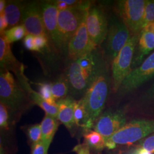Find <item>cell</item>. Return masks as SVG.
I'll use <instances>...</instances> for the list:
<instances>
[{
	"label": "cell",
	"instance_id": "obj_23",
	"mask_svg": "<svg viewBox=\"0 0 154 154\" xmlns=\"http://www.w3.org/2000/svg\"><path fill=\"white\" fill-rule=\"evenodd\" d=\"M74 118L75 125L85 130L87 124V113L82 99L74 102Z\"/></svg>",
	"mask_w": 154,
	"mask_h": 154
},
{
	"label": "cell",
	"instance_id": "obj_12",
	"mask_svg": "<svg viewBox=\"0 0 154 154\" xmlns=\"http://www.w3.org/2000/svg\"><path fill=\"white\" fill-rule=\"evenodd\" d=\"M21 24L24 26L28 34L44 35L49 38L45 28L41 2L33 1L26 3L23 11Z\"/></svg>",
	"mask_w": 154,
	"mask_h": 154
},
{
	"label": "cell",
	"instance_id": "obj_2",
	"mask_svg": "<svg viewBox=\"0 0 154 154\" xmlns=\"http://www.w3.org/2000/svg\"><path fill=\"white\" fill-rule=\"evenodd\" d=\"M154 133V119H138L126 124L106 141V147L112 149L118 146L130 145Z\"/></svg>",
	"mask_w": 154,
	"mask_h": 154
},
{
	"label": "cell",
	"instance_id": "obj_10",
	"mask_svg": "<svg viewBox=\"0 0 154 154\" xmlns=\"http://www.w3.org/2000/svg\"><path fill=\"white\" fill-rule=\"evenodd\" d=\"M86 28L88 35L97 48L106 38L109 29L105 14L97 7H91L86 18Z\"/></svg>",
	"mask_w": 154,
	"mask_h": 154
},
{
	"label": "cell",
	"instance_id": "obj_25",
	"mask_svg": "<svg viewBox=\"0 0 154 154\" xmlns=\"http://www.w3.org/2000/svg\"><path fill=\"white\" fill-rule=\"evenodd\" d=\"M39 94L42 98L48 103L53 105H57V102L54 99L51 92V84L49 83H38Z\"/></svg>",
	"mask_w": 154,
	"mask_h": 154
},
{
	"label": "cell",
	"instance_id": "obj_36",
	"mask_svg": "<svg viewBox=\"0 0 154 154\" xmlns=\"http://www.w3.org/2000/svg\"><path fill=\"white\" fill-rule=\"evenodd\" d=\"M127 154H152L147 150L137 146L135 149H131Z\"/></svg>",
	"mask_w": 154,
	"mask_h": 154
},
{
	"label": "cell",
	"instance_id": "obj_30",
	"mask_svg": "<svg viewBox=\"0 0 154 154\" xmlns=\"http://www.w3.org/2000/svg\"><path fill=\"white\" fill-rule=\"evenodd\" d=\"M48 150L41 141L31 144V154H48Z\"/></svg>",
	"mask_w": 154,
	"mask_h": 154
},
{
	"label": "cell",
	"instance_id": "obj_9",
	"mask_svg": "<svg viewBox=\"0 0 154 154\" xmlns=\"http://www.w3.org/2000/svg\"><path fill=\"white\" fill-rule=\"evenodd\" d=\"M131 36L122 21L116 20L111 23L106 44V53L110 59L113 60L116 58Z\"/></svg>",
	"mask_w": 154,
	"mask_h": 154
},
{
	"label": "cell",
	"instance_id": "obj_6",
	"mask_svg": "<svg viewBox=\"0 0 154 154\" xmlns=\"http://www.w3.org/2000/svg\"><path fill=\"white\" fill-rule=\"evenodd\" d=\"M146 0H122L117 2V11L131 35H139L144 26Z\"/></svg>",
	"mask_w": 154,
	"mask_h": 154
},
{
	"label": "cell",
	"instance_id": "obj_4",
	"mask_svg": "<svg viewBox=\"0 0 154 154\" xmlns=\"http://www.w3.org/2000/svg\"><path fill=\"white\" fill-rule=\"evenodd\" d=\"M29 95L22 85L8 70H1L0 100L13 111H20L27 105Z\"/></svg>",
	"mask_w": 154,
	"mask_h": 154
},
{
	"label": "cell",
	"instance_id": "obj_24",
	"mask_svg": "<svg viewBox=\"0 0 154 154\" xmlns=\"http://www.w3.org/2000/svg\"><path fill=\"white\" fill-rule=\"evenodd\" d=\"M27 34L24 26L22 24H20L6 30L1 35H3L6 41L11 44L14 42L21 39L23 37L25 38Z\"/></svg>",
	"mask_w": 154,
	"mask_h": 154
},
{
	"label": "cell",
	"instance_id": "obj_34",
	"mask_svg": "<svg viewBox=\"0 0 154 154\" xmlns=\"http://www.w3.org/2000/svg\"><path fill=\"white\" fill-rule=\"evenodd\" d=\"M8 22L6 20L4 13L0 14V33L1 35H2L6 30L8 29Z\"/></svg>",
	"mask_w": 154,
	"mask_h": 154
},
{
	"label": "cell",
	"instance_id": "obj_16",
	"mask_svg": "<svg viewBox=\"0 0 154 154\" xmlns=\"http://www.w3.org/2000/svg\"><path fill=\"white\" fill-rule=\"evenodd\" d=\"M0 66L1 70H11L16 75L23 69V66L13 55L11 44L6 41L3 35L0 37Z\"/></svg>",
	"mask_w": 154,
	"mask_h": 154
},
{
	"label": "cell",
	"instance_id": "obj_27",
	"mask_svg": "<svg viewBox=\"0 0 154 154\" xmlns=\"http://www.w3.org/2000/svg\"><path fill=\"white\" fill-rule=\"evenodd\" d=\"M9 110L5 105L0 103V127L1 130L9 129Z\"/></svg>",
	"mask_w": 154,
	"mask_h": 154
},
{
	"label": "cell",
	"instance_id": "obj_29",
	"mask_svg": "<svg viewBox=\"0 0 154 154\" xmlns=\"http://www.w3.org/2000/svg\"><path fill=\"white\" fill-rule=\"evenodd\" d=\"M138 146L154 154V133L142 139Z\"/></svg>",
	"mask_w": 154,
	"mask_h": 154
},
{
	"label": "cell",
	"instance_id": "obj_39",
	"mask_svg": "<svg viewBox=\"0 0 154 154\" xmlns=\"http://www.w3.org/2000/svg\"><path fill=\"white\" fill-rule=\"evenodd\" d=\"M6 5V1L5 0L0 1V14L4 13Z\"/></svg>",
	"mask_w": 154,
	"mask_h": 154
},
{
	"label": "cell",
	"instance_id": "obj_7",
	"mask_svg": "<svg viewBox=\"0 0 154 154\" xmlns=\"http://www.w3.org/2000/svg\"><path fill=\"white\" fill-rule=\"evenodd\" d=\"M103 72L104 70L97 71L83 69L77 61H72L68 67L66 77L70 92L74 95L85 93L95 78Z\"/></svg>",
	"mask_w": 154,
	"mask_h": 154
},
{
	"label": "cell",
	"instance_id": "obj_35",
	"mask_svg": "<svg viewBox=\"0 0 154 154\" xmlns=\"http://www.w3.org/2000/svg\"><path fill=\"white\" fill-rule=\"evenodd\" d=\"M55 2V5L57 7L58 11H64L67 9L69 8L68 5H67L65 0H58V1H54Z\"/></svg>",
	"mask_w": 154,
	"mask_h": 154
},
{
	"label": "cell",
	"instance_id": "obj_28",
	"mask_svg": "<svg viewBox=\"0 0 154 154\" xmlns=\"http://www.w3.org/2000/svg\"><path fill=\"white\" fill-rule=\"evenodd\" d=\"M152 22H154V1H146L144 9V26Z\"/></svg>",
	"mask_w": 154,
	"mask_h": 154
},
{
	"label": "cell",
	"instance_id": "obj_32",
	"mask_svg": "<svg viewBox=\"0 0 154 154\" xmlns=\"http://www.w3.org/2000/svg\"><path fill=\"white\" fill-rule=\"evenodd\" d=\"M49 38L44 35L34 36V43L39 52L48 45Z\"/></svg>",
	"mask_w": 154,
	"mask_h": 154
},
{
	"label": "cell",
	"instance_id": "obj_22",
	"mask_svg": "<svg viewBox=\"0 0 154 154\" xmlns=\"http://www.w3.org/2000/svg\"><path fill=\"white\" fill-rule=\"evenodd\" d=\"M69 90V85L66 77H60L51 83V92L56 102L66 98Z\"/></svg>",
	"mask_w": 154,
	"mask_h": 154
},
{
	"label": "cell",
	"instance_id": "obj_18",
	"mask_svg": "<svg viewBox=\"0 0 154 154\" xmlns=\"http://www.w3.org/2000/svg\"><path fill=\"white\" fill-rule=\"evenodd\" d=\"M75 100L70 97L57 102L58 106L57 119L63 124L69 130H72L75 125L74 118V104Z\"/></svg>",
	"mask_w": 154,
	"mask_h": 154
},
{
	"label": "cell",
	"instance_id": "obj_19",
	"mask_svg": "<svg viewBox=\"0 0 154 154\" xmlns=\"http://www.w3.org/2000/svg\"><path fill=\"white\" fill-rule=\"evenodd\" d=\"M25 5L26 3L18 1H11L6 2L4 14L8 22V29L19 25L20 22H22L23 11Z\"/></svg>",
	"mask_w": 154,
	"mask_h": 154
},
{
	"label": "cell",
	"instance_id": "obj_5",
	"mask_svg": "<svg viewBox=\"0 0 154 154\" xmlns=\"http://www.w3.org/2000/svg\"><path fill=\"white\" fill-rule=\"evenodd\" d=\"M139 38V34L132 35L113 60L112 82V90L115 93L119 91L122 83L131 71V66Z\"/></svg>",
	"mask_w": 154,
	"mask_h": 154
},
{
	"label": "cell",
	"instance_id": "obj_14",
	"mask_svg": "<svg viewBox=\"0 0 154 154\" xmlns=\"http://www.w3.org/2000/svg\"><path fill=\"white\" fill-rule=\"evenodd\" d=\"M41 12L45 28L47 34L55 46L59 51H62L61 41L58 28V10L54 1H45L41 3Z\"/></svg>",
	"mask_w": 154,
	"mask_h": 154
},
{
	"label": "cell",
	"instance_id": "obj_38",
	"mask_svg": "<svg viewBox=\"0 0 154 154\" xmlns=\"http://www.w3.org/2000/svg\"><path fill=\"white\" fill-rule=\"evenodd\" d=\"M142 30L154 33V22L149 23L147 24L146 25H145Z\"/></svg>",
	"mask_w": 154,
	"mask_h": 154
},
{
	"label": "cell",
	"instance_id": "obj_26",
	"mask_svg": "<svg viewBox=\"0 0 154 154\" xmlns=\"http://www.w3.org/2000/svg\"><path fill=\"white\" fill-rule=\"evenodd\" d=\"M27 135L31 144L42 140V132L40 124L30 126L27 129Z\"/></svg>",
	"mask_w": 154,
	"mask_h": 154
},
{
	"label": "cell",
	"instance_id": "obj_13",
	"mask_svg": "<svg viewBox=\"0 0 154 154\" xmlns=\"http://www.w3.org/2000/svg\"><path fill=\"white\" fill-rule=\"evenodd\" d=\"M126 116L122 110L108 111L99 116L95 122L94 130L102 135L106 141L126 124Z\"/></svg>",
	"mask_w": 154,
	"mask_h": 154
},
{
	"label": "cell",
	"instance_id": "obj_1",
	"mask_svg": "<svg viewBox=\"0 0 154 154\" xmlns=\"http://www.w3.org/2000/svg\"><path fill=\"white\" fill-rule=\"evenodd\" d=\"M109 91V79L105 72L95 78L82 98L87 113L85 130L93 128L105 107Z\"/></svg>",
	"mask_w": 154,
	"mask_h": 154
},
{
	"label": "cell",
	"instance_id": "obj_15",
	"mask_svg": "<svg viewBox=\"0 0 154 154\" xmlns=\"http://www.w3.org/2000/svg\"><path fill=\"white\" fill-rule=\"evenodd\" d=\"M23 70L24 69H22V71L18 73V74L16 75V76L18 81L28 92L30 98H31L32 101L34 104L38 105L42 110H44L46 114H48L54 118H57L58 114V105H51L48 103L42 98L39 93H37L31 88L28 82V79L24 75Z\"/></svg>",
	"mask_w": 154,
	"mask_h": 154
},
{
	"label": "cell",
	"instance_id": "obj_31",
	"mask_svg": "<svg viewBox=\"0 0 154 154\" xmlns=\"http://www.w3.org/2000/svg\"><path fill=\"white\" fill-rule=\"evenodd\" d=\"M23 45L26 49L30 51L39 52L34 43V36L31 34H27L23 38Z\"/></svg>",
	"mask_w": 154,
	"mask_h": 154
},
{
	"label": "cell",
	"instance_id": "obj_33",
	"mask_svg": "<svg viewBox=\"0 0 154 154\" xmlns=\"http://www.w3.org/2000/svg\"><path fill=\"white\" fill-rule=\"evenodd\" d=\"M73 151L77 154H90V147L85 143L77 145L73 149Z\"/></svg>",
	"mask_w": 154,
	"mask_h": 154
},
{
	"label": "cell",
	"instance_id": "obj_8",
	"mask_svg": "<svg viewBox=\"0 0 154 154\" xmlns=\"http://www.w3.org/2000/svg\"><path fill=\"white\" fill-rule=\"evenodd\" d=\"M154 77V52L135 67L127 76L119 90L121 95L126 94L136 90L143 83Z\"/></svg>",
	"mask_w": 154,
	"mask_h": 154
},
{
	"label": "cell",
	"instance_id": "obj_20",
	"mask_svg": "<svg viewBox=\"0 0 154 154\" xmlns=\"http://www.w3.org/2000/svg\"><path fill=\"white\" fill-rule=\"evenodd\" d=\"M42 132V142L44 143L46 149L49 150L50 146L59 126L58 119L45 114L44 118L41 123Z\"/></svg>",
	"mask_w": 154,
	"mask_h": 154
},
{
	"label": "cell",
	"instance_id": "obj_3",
	"mask_svg": "<svg viewBox=\"0 0 154 154\" xmlns=\"http://www.w3.org/2000/svg\"><path fill=\"white\" fill-rule=\"evenodd\" d=\"M91 3L85 1L82 5L69 8L58 12V28L62 51H67V46L91 8Z\"/></svg>",
	"mask_w": 154,
	"mask_h": 154
},
{
	"label": "cell",
	"instance_id": "obj_17",
	"mask_svg": "<svg viewBox=\"0 0 154 154\" xmlns=\"http://www.w3.org/2000/svg\"><path fill=\"white\" fill-rule=\"evenodd\" d=\"M154 49V33L142 30L139 34L138 44L136 46V53L134 54L132 66L138 67L144 58Z\"/></svg>",
	"mask_w": 154,
	"mask_h": 154
},
{
	"label": "cell",
	"instance_id": "obj_21",
	"mask_svg": "<svg viewBox=\"0 0 154 154\" xmlns=\"http://www.w3.org/2000/svg\"><path fill=\"white\" fill-rule=\"evenodd\" d=\"M85 143L90 148L100 151L106 147V140L99 132L95 130H87L84 134Z\"/></svg>",
	"mask_w": 154,
	"mask_h": 154
},
{
	"label": "cell",
	"instance_id": "obj_37",
	"mask_svg": "<svg viewBox=\"0 0 154 154\" xmlns=\"http://www.w3.org/2000/svg\"><path fill=\"white\" fill-rule=\"evenodd\" d=\"M144 98L146 99H154V83L152 86L149 88V90L146 92L144 95Z\"/></svg>",
	"mask_w": 154,
	"mask_h": 154
},
{
	"label": "cell",
	"instance_id": "obj_11",
	"mask_svg": "<svg viewBox=\"0 0 154 154\" xmlns=\"http://www.w3.org/2000/svg\"><path fill=\"white\" fill-rule=\"evenodd\" d=\"M86 18L81 23L67 46L68 57L72 61H77L96 49L88 35Z\"/></svg>",
	"mask_w": 154,
	"mask_h": 154
}]
</instances>
